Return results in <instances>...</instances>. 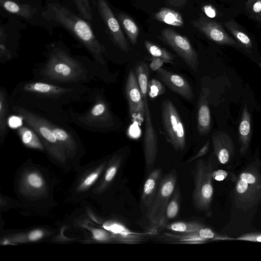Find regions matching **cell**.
I'll return each mask as SVG.
<instances>
[{
	"instance_id": "9",
	"label": "cell",
	"mask_w": 261,
	"mask_h": 261,
	"mask_svg": "<svg viewBox=\"0 0 261 261\" xmlns=\"http://www.w3.org/2000/svg\"><path fill=\"white\" fill-rule=\"evenodd\" d=\"M161 34L163 41L177 54L189 67L197 71L199 66L198 55L189 39L169 28L164 29Z\"/></svg>"
},
{
	"instance_id": "5",
	"label": "cell",
	"mask_w": 261,
	"mask_h": 261,
	"mask_svg": "<svg viewBox=\"0 0 261 261\" xmlns=\"http://www.w3.org/2000/svg\"><path fill=\"white\" fill-rule=\"evenodd\" d=\"M236 205L240 208H249L261 199V175L251 166L239 175L234 191Z\"/></svg>"
},
{
	"instance_id": "18",
	"label": "cell",
	"mask_w": 261,
	"mask_h": 261,
	"mask_svg": "<svg viewBox=\"0 0 261 261\" xmlns=\"http://www.w3.org/2000/svg\"><path fill=\"white\" fill-rule=\"evenodd\" d=\"M162 170L156 168L151 170L146 179L142 190L141 200L148 207L152 202L162 179Z\"/></svg>"
},
{
	"instance_id": "16",
	"label": "cell",
	"mask_w": 261,
	"mask_h": 261,
	"mask_svg": "<svg viewBox=\"0 0 261 261\" xmlns=\"http://www.w3.org/2000/svg\"><path fill=\"white\" fill-rule=\"evenodd\" d=\"M210 89L202 88L200 92L197 106V129L201 136L208 133L211 126V111L208 105Z\"/></svg>"
},
{
	"instance_id": "25",
	"label": "cell",
	"mask_w": 261,
	"mask_h": 261,
	"mask_svg": "<svg viewBox=\"0 0 261 261\" xmlns=\"http://www.w3.org/2000/svg\"><path fill=\"white\" fill-rule=\"evenodd\" d=\"M16 128L17 133L24 145L32 148L42 149L43 143L33 129L25 124Z\"/></svg>"
},
{
	"instance_id": "17",
	"label": "cell",
	"mask_w": 261,
	"mask_h": 261,
	"mask_svg": "<svg viewBox=\"0 0 261 261\" xmlns=\"http://www.w3.org/2000/svg\"><path fill=\"white\" fill-rule=\"evenodd\" d=\"M46 118L55 136L63 146L74 148L77 145L79 139L78 134L69 125V123Z\"/></svg>"
},
{
	"instance_id": "41",
	"label": "cell",
	"mask_w": 261,
	"mask_h": 261,
	"mask_svg": "<svg viewBox=\"0 0 261 261\" xmlns=\"http://www.w3.org/2000/svg\"><path fill=\"white\" fill-rule=\"evenodd\" d=\"M93 234L95 239L99 241H105L109 238L108 233L101 229H94Z\"/></svg>"
},
{
	"instance_id": "22",
	"label": "cell",
	"mask_w": 261,
	"mask_h": 261,
	"mask_svg": "<svg viewBox=\"0 0 261 261\" xmlns=\"http://www.w3.org/2000/svg\"><path fill=\"white\" fill-rule=\"evenodd\" d=\"M0 4L8 12L25 19L32 18L35 14V10L30 5L13 0H0Z\"/></svg>"
},
{
	"instance_id": "28",
	"label": "cell",
	"mask_w": 261,
	"mask_h": 261,
	"mask_svg": "<svg viewBox=\"0 0 261 261\" xmlns=\"http://www.w3.org/2000/svg\"><path fill=\"white\" fill-rule=\"evenodd\" d=\"M136 75L142 98L147 97L148 85L149 82V73L147 65L141 62L135 68Z\"/></svg>"
},
{
	"instance_id": "20",
	"label": "cell",
	"mask_w": 261,
	"mask_h": 261,
	"mask_svg": "<svg viewBox=\"0 0 261 261\" xmlns=\"http://www.w3.org/2000/svg\"><path fill=\"white\" fill-rule=\"evenodd\" d=\"M103 228L117 236L121 241L126 243H134L142 241L144 233L131 231L124 224L118 222H107Z\"/></svg>"
},
{
	"instance_id": "3",
	"label": "cell",
	"mask_w": 261,
	"mask_h": 261,
	"mask_svg": "<svg viewBox=\"0 0 261 261\" xmlns=\"http://www.w3.org/2000/svg\"><path fill=\"white\" fill-rule=\"evenodd\" d=\"M42 15L46 19L60 24L76 37L90 54L92 60L106 77L108 66L105 57V48L87 21L67 8L57 3L48 4Z\"/></svg>"
},
{
	"instance_id": "42",
	"label": "cell",
	"mask_w": 261,
	"mask_h": 261,
	"mask_svg": "<svg viewBox=\"0 0 261 261\" xmlns=\"http://www.w3.org/2000/svg\"><path fill=\"white\" fill-rule=\"evenodd\" d=\"M203 10L205 14L211 18L216 16V13L215 9L211 5H206L203 7Z\"/></svg>"
},
{
	"instance_id": "13",
	"label": "cell",
	"mask_w": 261,
	"mask_h": 261,
	"mask_svg": "<svg viewBox=\"0 0 261 261\" xmlns=\"http://www.w3.org/2000/svg\"><path fill=\"white\" fill-rule=\"evenodd\" d=\"M192 25L209 39L220 44L238 47L236 40L228 35L222 25L206 17L193 20Z\"/></svg>"
},
{
	"instance_id": "12",
	"label": "cell",
	"mask_w": 261,
	"mask_h": 261,
	"mask_svg": "<svg viewBox=\"0 0 261 261\" xmlns=\"http://www.w3.org/2000/svg\"><path fill=\"white\" fill-rule=\"evenodd\" d=\"M125 91L130 116L134 120L141 123L144 120V105L136 73L132 70L128 74Z\"/></svg>"
},
{
	"instance_id": "43",
	"label": "cell",
	"mask_w": 261,
	"mask_h": 261,
	"mask_svg": "<svg viewBox=\"0 0 261 261\" xmlns=\"http://www.w3.org/2000/svg\"><path fill=\"white\" fill-rule=\"evenodd\" d=\"M42 236V231L39 230H36L30 233L29 234V239L32 241H35L40 239Z\"/></svg>"
},
{
	"instance_id": "37",
	"label": "cell",
	"mask_w": 261,
	"mask_h": 261,
	"mask_svg": "<svg viewBox=\"0 0 261 261\" xmlns=\"http://www.w3.org/2000/svg\"><path fill=\"white\" fill-rule=\"evenodd\" d=\"M210 147V141L208 140L204 145L200 148L198 152L194 156L191 157L187 161L188 163L191 162L204 155H205L208 151Z\"/></svg>"
},
{
	"instance_id": "44",
	"label": "cell",
	"mask_w": 261,
	"mask_h": 261,
	"mask_svg": "<svg viewBox=\"0 0 261 261\" xmlns=\"http://www.w3.org/2000/svg\"><path fill=\"white\" fill-rule=\"evenodd\" d=\"M98 175L97 173H92L90 174L84 181V184L86 186L91 185L97 178Z\"/></svg>"
},
{
	"instance_id": "14",
	"label": "cell",
	"mask_w": 261,
	"mask_h": 261,
	"mask_svg": "<svg viewBox=\"0 0 261 261\" xmlns=\"http://www.w3.org/2000/svg\"><path fill=\"white\" fill-rule=\"evenodd\" d=\"M156 72L160 79L171 90L188 100H192V87L182 76L163 68L159 69Z\"/></svg>"
},
{
	"instance_id": "31",
	"label": "cell",
	"mask_w": 261,
	"mask_h": 261,
	"mask_svg": "<svg viewBox=\"0 0 261 261\" xmlns=\"http://www.w3.org/2000/svg\"><path fill=\"white\" fill-rule=\"evenodd\" d=\"M7 36L6 30L2 25L0 28V63L1 64L6 63L15 56L7 44Z\"/></svg>"
},
{
	"instance_id": "19",
	"label": "cell",
	"mask_w": 261,
	"mask_h": 261,
	"mask_svg": "<svg viewBox=\"0 0 261 261\" xmlns=\"http://www.w3.org/2000/svg\"><path fill=\"white\" fill-rule=\"evenodd\" d=\"M251 116L246 104L244 106L239 126V142L240 151L242 154L247 151L251 137Z\"/></svg>"
},
{
	"instance_id": "2",
	"label": "cell",
	"mask_w": 261,
	"mask_h": 261,
	"mask_svg": "<svg viewBox=\"0 0 261 261\" xmlns=\"http://www.w3.org/2000/svg\"><path fill=\"white\" fill-rule=\"evenodd\" d=\"M34 78L60 85H86L97 79L106 81V76L93 60L74 56L65 47H49L46 60L32 70Z\"/></svg>"
},
{
	"instance_id": "10",
	"label": "cell",
	"mask_w": 261,
	"mask_h": 261,
	"mask_svg": "<svg viewBox=\"0 0 261 261\" xmlns=\"http://www.w3.org/2000/svg\"><path fill=\"white\" fill-rule=\"evenodd\" d=\"M105 22L114 44L121 50L127 52L129 46L121 30L120 24L115 17L106 0H93Z\"/></svg>"
},
{
	"instance_id": "40",
	"label": "cell",
	"mask_w": 261,
	"mask_h": 261,
	"mask_svg": "<svg viewBox=\"0 0 261 261\" xmlns=\"http://www.w3.org/2000/svg\"><path fill=\"white\" fill-rule=\"evenodd\" d=\"M164 61L158 58L153 57L150 64L149 68L154 71H156L159 69L162 68Z\"/></svg>"
},
{
	"instance_id": "27",
	"label": "cell",
	"mask_w": 261,
	"mask_h": 261,
	"mask_svg": "<svg viewBox=\"0 0 261 261\" xmlns=\"http://www.w3.org/2000/svg\"><path fill=\"white\" fill-rule=\"evenodd\" d=\"M118 18L130 42L135 44L137 42L139 33L138 25L129 16L125 14L119 15Z\"/></svg>"
},
{
	"instance_id": "6",
	"label": "cell",
	"mask_w": 261,
	"mask_h": 261,
	"mask_svg": "<svg viewBox=\"0 0 261 261\" xmlns=\"http://www.w3.org/2000/svg\"><path fill=\"white\" fill-rule=\"evenodd\" d=\"M213 167L211 163L198 160L194 171L193 203L197 211H206L211 204L214 189L212 185Z\"/></svg>"
},
{
	"instance_id": "38",
	"label": "cell",
	"mask_w": 261,
	"mask_h": 261,
	"mask_svg": "<svg viewBox=\"0 0 261 261\" xmlns=\"http://www.w3.org/2000/svg\"><path fill=\"white\" fill-rule=\"evenodd\" d=\"M28 181L32 186L39 188L42 185V181L40 177L35 174H31L28 176Z\"/></svg>"
},
{
	"instance_id": "26",
	"label": "cell",
	"mask_w": 261,
	"mask_h": 261,
	"mask_svg": "<svg viewBox=\"0 0 261 261\" xmlns=\"http://www.w3.org/2000/svg\"><path fill=\"white\" fill-rule=\"evenodd\" d=\"M155 18L161 22L174 27H181L184 20L178 12L167 8H162L155 14Z\"/></svg>"
},
{
	"instance_id": "32",
	"label": "cell",
	"mask_w": 261,
	"mask_h": 261,
	"mask_svg": "<svg viewBox=\"0 0 261 261\" xmlns=\"http://www.w3.org/2000/svg\"><path fill=\"white\" fill-rule=\"evenodd\" d=\"M245 7L253 18L261 22V0H248Z\"/></svg>"
},
{
	"instance_id": "4",
	"label": "cell",
	"mask_w": 261,
	"mask_h": 261,
	"mask_svg": "<svg viewBox=\"0 0 261 261\" xmlns=\"http://www.w3.org/2000/svg\"><path fill=\"white\" fill-rule=\"evenodd\" d=\"M87 100L91 104L82 112L72 109L66 110L70 122L85 130L95 133H104L114 130L117 120L105 96L100 88H92Z\"/></svg>"
},
{
	"instance_id": "34",
	"label": "cell",
	"mask_w": 261,
	"mask_h": 261,
	"mask_svg": "<svg viewBox=\"0 0 261 261\" xmlns=\"http://www.w3.org/2000/svg\"><path fill=\"white\" fill-rule=\"evenodd\" d=\"M165 89L162 84L158 80L152 79L149 81L148 85V95L151 98H154L163 94Z\"/></svg>"
},
{
	"instance_id": "7",
	"label": "cell",
	"mask_w": 261,
	"mask_h": 261,
	"mask_svg": "<svg viewBox=\"0 0 261 261\" xmlns=\"http://www.w3.org/2000/svg\"><path fill=\"white\" fill-rule=\"evenodd\" d=\"M162 120L167 137L176 150H183L186 145L185 128L172 102L167 99L162 105Z\"/></svg>"
},
{
	"instance_id": "36",
	"label": "cell",
	"mask_w": 261,
	"mask_h": 261,
	"mask_svg": "<svg viewBox=\"0 0 261 261\" xmlns=\"http://www.w3.org/2000/svg\"><path fill=\"white\" fill-rule=\"evenodd\" d=\"M236 240L250 242H261V233H247L239 237L236 239Z\"/></svg>"
},
{
	"instance_id": "39",
	"label": "cell",
	"mask_w": 261,
	"mask_h": 261,
	"mask_svg": "<svg viewBox=\"0 0 261 261\" xmlns=\"http://www.w3.org/2000/svg\"><path fill=\"white\" fill-rule=\"evenodd\" d=\"M228 176V173L226 171L219 169L214 171L213 172V178L217 181H222L224 180Z\"/></svg>"
},
{
	"instance_id": "35",
	"label": "cell",
	"mask_w": 261,
	"mask_h": 261,
	"mask_svg": "<svg viewBox=\"0 0 261 261\" xmlns=\"http://www.w3.org/2000/svg\"><path fill=\"white\" fill-rule=\"evenodd\" d=\"M120 160L121 159L120 158L117 159V160L114 164L110 167L107 170L105 177V180L107 182L111 181L115 176L118 166L120 164Z\"/></svg>"
},
{
	"instance_id": "8",
	"label": "cell",
	"mask_w": 261,
	"mask_h": 261,
	"mask_svg": "<svg viewBox=\"0 0 261 261\" xmlns=\"http://www.w3.org/2000/svg\"><path fill=\"white\" fill-rule=\"evenodd\" d=\"M176 182V174L175 171H171L162 178L156 193L147 211V217L152 225L157 227L174 192Z\"/></svg>"
},
{
	"instance_id": "24",
	"label": "cell",
	"mask_w": 261,
	"mask_h": 261,
	"mask_svg": "<svg viewBox=\"0 0 261 261\" xmlns=\"http://www.w3.org/2000/svg\"><path fill=\"white\" fill-rule=\"evenodd\" d=\"M223 24L242 47L248 49L252 48L251 38L234 20L226 21Z\"/></svg>"
},
{
	"instance_id": "30",
	"label": "cell",
	"mask_w": 261,
	"mask_h": 261,
	"mask_svg": "<svg viewBox=\"0 0 261 261\" xmlns=\"http://www.w3.org/2000/svg\"><path fill=\"white\" fill-rule=\"evenodd\" d=\"M145 46L149 54L154 58L162 59L164 62H172L174 60V56L166 49L146 40Z\"/></svg>"
},
{
	"instance_id": "11",
	"label": "cell",
	"mask_w": 261,
	"mask_h": 261,
	"mask_svg": "<svg viewBox=\"0 0 261 261\" xmlns=\"http://www.w3.org/2000/svg\"><path fill=\"white\" fill-rule=\"evenodd\" d=\"M144 105L145 131L144 153L148 172L152 170L158 153V138L151 121L147 97L143 98Z\"/></svg>"
},
{
	"instance_id": "29",
	"label": "cell",
	"mask_w": 261,
	"mask_h": 261,
	"mask_svg": "<svg viewBox=\"0 0 261 261\" xmlns=\"http://www.w3.org/2000/svg\"><path fill=\"white\" fill-rule=\"evenodd\" d=\"M165 226L167 229L173 231L188 233L196 232L204 226L195 222H176L166 225Z\"/></svg>"
},
{
	"instance_id": "21",
	"label": "cell",
	"mask_w": 261,
	"mask_h": 261,
	"mask_svg": "<svg viewBox=\"0 0 261 261\" xmlns=\"http://www.w3.org/2000/svg\"><path fill=\"white\" fill-rule=\"evenodd\" d=\"M11 109L9 95L5 88L0 87V140L3 141L8 133V120Z\"/></svg>"
},
{
	"instance_id": "33",
	"label": "cell",
	"mask_w": 261,
	"mask_h": 261,
	"mask_svg": "<svg viewBox=\"0 0 261 261\" xmlns=\"http://www.w3.org/2000/svg\"><path fill=\"white\" fill-rule=\"evenodd\" d=\"M81 15L88 20L92 19L89 0H72Z\"/></svg>"
},
{
	"instance_id": "15",
	"label": "cell",
	"mask_w": 261,
	"mask_h": 261,
	"mask_svg": "<svg viewBox=\"0 0 261 261\" xmlns=\"http://www.w3.org/2000/svg\"><path fill=\"white\" fill-rule=\"evenodd\" d=\"M214 153L222 164L227 163L233 156L234 145L230 136L226 132L218 131L212 136Z\"/></svg>"
},
{
	"instance_id": "1",
	"label": "cell",
	"mask_w": 261,
	"mask_h": 261,
	"mask_svg": "<svg viewBox=\"0 0 261 261\" xmlns=\"http://www.w3.org/2000/svg\"><path fill=\"white\" fill-rule=\"evenodd\" d=\"M91 89L86 85H60L33 79L14 87L9 95L10 106L23 107L49 119L69 123L64 107L87 100Z\"/></svg>"
},
{
	"instance_id": "23",
	"label": "cell",
	"mask_w": 261,
	"mask_h": 261,
	"mask_svg": "<svg viewBox=\"0 0 261 261\" xmlns=\"http://www.w3.org/2000/svg\"><path fill=\"white\" fill-rule=\"evenodd\" d=\"M180 199L179 190L176 189L167 203L157 227H165L169 220L177 217L179 210Z\"/></svg>"
}]
</instances>
